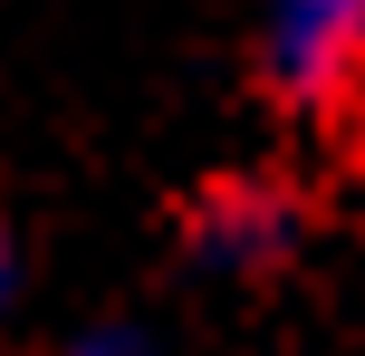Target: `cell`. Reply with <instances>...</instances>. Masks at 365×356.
Segmentation results:
<instances>
[{
	"mask_svg": "<svg viewBox=\"0 0 365 356\" xmlns=\"http://www.w3.org/2000/svg\"><path fill=\"white\" fill-rule=\"evenodd\" d=\"M259 68L317 116L365 96V0H259Z\"/></svg>",
	"mask_w": 365,
	"mask_h": 356,
	"instance_id": "obj_1",
	"label": "cell"
},
{
	"mask_svg": "<svg viewBox=\"0 0 365 356\" xmlns=\"http://www.w3.org/2000/svg\"><path fill=\"white\" fill-rule=\"evenodd\" d=\"M0 299H10V231H0Z\"/></svg>",
	"mask_w": 365,
	"mask_h": 356,
	"instance_id": "obj_4",
	"label": "cell"
},
{
	"mask_svg": "<svg viewBox=\"0 0 365 356\" xmlns=\"http://www.w3.org/2000/svg\"><path fill=\"white\" fill-rule=\"evenodd\" d=\"M68 356H135L125 337H87V347H68Z\"/></svg>",
	"mask_w": 365,
	"mask_h": 356,
	"instance_id": "obj_3",
	"label": "cell"
},
{
	"mask_svg": "<svg viewBox=\"0 0 365 356\" xmlns=\"http://www.w3.org/2000/svg\"><path fill=\"white\" fill-rule=\"evenodd\" d=\"M289 250V203L259 183H231L202 203V260H231V270H259Z\"/></svg>",
	"mask_w": 365,
	"mask_h": 356,
	"instance_id": "obj_2",
	"label": "cell"
}]
</instances>
